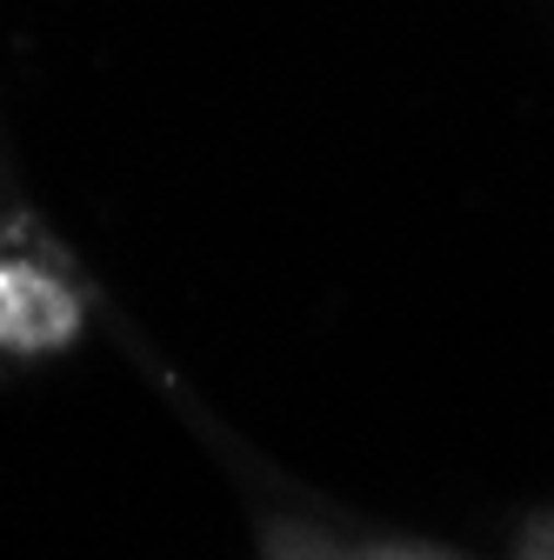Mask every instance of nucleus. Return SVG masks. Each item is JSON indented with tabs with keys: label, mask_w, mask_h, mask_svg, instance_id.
Listing matches in <instances>:
<instances>
[{
	"label": "nucleus",
	"mask_w": 554,
	"mask_h": 560,
	"mask_svg": "<svg viewBox=\"0 0 554 560\" xmlns=\"http://www.w3.org/2000/svg\"><path fill=\"white\" fill-rule=\"evenodd\" d=\"M381 560H414V553H381Z\"/></svg>",
	"instance_id": "nucleus-2"
},
{
	"label": "nucleus",
	"mask_w": 554,
	"mask_h": 560,
	"mask_svg": "<svg viewBox=\"0 0 554 560\" xmlns=\"http://www.w3.org/2000/svg\"><path fill=\"white\" fill-rule=\"evenodd\" d=\"M81 334V301L34 260H0V347L8 354H60Z\"/></svg>",
	"instance_id": "nucleus-1"
}]
</instances>
